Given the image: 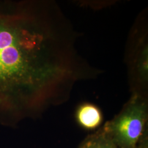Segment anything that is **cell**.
Masks as SVG:
<instances>
[{
    "label": "cell",
    "mask_w": 148,
    "mask_h": 148,
    "mask_svg": "<svg viewBox=\"0 0 148 148\" xmlns=\"http://www.w3.org/2000/svg\"><path fill=\"white\" fill-rule=\"evenodd\" d=\"M77 39L54 1L0 0V119L37 116L97 76Z\"/></svg>",
    "instance_id": "obj_1"
},
{
    "label": "cell",
    "mask_w": 148,
    "mask_h": 148,
    "mask_svg": "<svg viewBox=\"0 0 148 148\" xmlns=\"http://www.w3.org/2000/svg\"><path fill=\"white\" fill-rule=\"evenodd\" d=\"M119 148H134L148 129V101L146 93L133 92L121 110L101 126Z\"/></svg>",
    "instance_id": "obj_2"
},
{
    "label": "cell",
    "mask_w": 148,
    "mask_h": 148,
    "mask_svg": "<svg viewBox=\"0 0 148 148\" xmlns=\"http://www.w3.org/2000/svg\"><path fill=\"white\" fill-rule=\"evenodd\" d=\"M75 119L82 128L95 131L101 126L103 112L97 106L88 102L79 104L75 111Z\"/></svg>",
    "instance_id": "obj_3"
},
{
    "label": "cell",
    "mask_w": 148,
    "mask_h": 148,
    "mask_svg": "<svg viewBox=\"0 0 148 148\" xmlns=\"http://www.w3.org/2000/svg\"><path fill=\"white\" fill-rule=\"evenodd\" d=\"M77 148H119L106 134L101 126L88 135Z\"/></svg>",
    "instance_id": "obj_4"
},
{
    "label": "cell",
    "mask_w": 148,
    "mask_h": 148,
    "mask_svg": "<svg viewBox=\"0 0 148 148\" xmlns=\"http://www.w3.org/2000/svg\"><path fill=\"white\" fill-rule=\"evenodd\" d=\"M134 148H148V129L143 133Z\"/></svg>",
    "instance_id": "obj_5"
}]
</instances>
